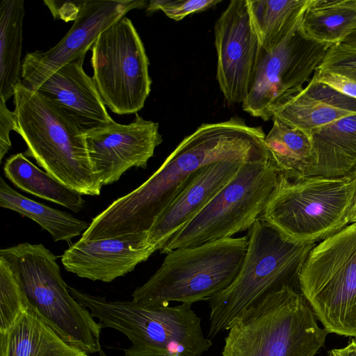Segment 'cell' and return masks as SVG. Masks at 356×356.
Returning <instances> with one entry per match:
<instances>
[{"mask_svg":"<svg viewBox=\"0 0 356 356\" xmlns=\"http://www.w3.org/2000/svg\"><path fill=\"white\" fill-rule=\"evenodd\" d=\"M261 127L234 116L204 123L185 137L143 184L113 202L95 217L81 235L95 241L130 234H147L201 167L222 159L269 156Z\"/></svg>","mask_w":356,"mask_h":356,"instance_id":"cell-1","label":"cell"},{"mask_svg":"<svg viewBox=\"0 0 356 356\" xmlns=\"http://www.w3.org/2000/svg\"><path fill=\"white\" fill-rule=\"evenodd\" d=\"M68 289L103 327L128 338L131 345L123 349L124 356H201L213 344L192 305L149 306L133 300H108L69 285Z\"/></svg>","mask_w":356,"mask_h":356,"instance_id":"cell-2","label":"cell"},{"mask_svg":"<svg viewBox=\"0 0 356 356\" xmlns=\"http://www.w3.org/2000/svg\"><path fill=\"white\" fill-rule=\"evenodd\" d=\"M248 245L233 282L207 302L210 309L207 337L225 330L245 309L284 286L294 288L309 253L316 243H299L286 238L258 219L248 230Z\"/></svg>","mask_w":356,"mask_h":356,"instance_id":"cell-3","label":"cell"},{"mask_svg":"<svg viewBox=\"0 0 356 356\" xmlns=\"http://www.w3.org/2000/svg\"><path fill=\"white\" fill-rule=\"evenodd\" d=\"M221 356H314L328 332L290 286L273 292L231 323Z\"/></svg>","mask_w":356,"mask_h":356,"instance_id":"cell-4","label":"cell"},{"mask_svg":"<svg viewBox=\"0 0 356 356\" xmlns=\"http://www.w3.org/2000/svg\"><path fill=\"white\" fill-rule=\"evenodd\" d=\"M17 131L26 143V156L66 187L90 196L101 193L83 133L49 101L21 81L15 88Z\"/></svg>","mask_w":356,"mask_h":356,"instance_id":"cell-5","label":"cell"},{"mask_svg":"<svg viewBox=\"0 0 356 356\" xmlns=\"http://www.w3.org/2000/svg\"><path fill=\"white\" fill-rule=\"evenodd\" d=\"M0 258L10 267L30 310L70 344L88 355L99 352L103 326L72 296L50 250L24 242L1 249Z\"/></svg>","mask_w":356,"mask_h":356,"instance_id":"cell-6","label":"cell"},{"mask_svg":"<svg viewBox=\"0 0 356 356\" xmlns=\"http://www.w3.org/2000/svg\"><path fill=\"white\" fill-rule=\"evenodd\" d=\"M248 245L246 235L173 250L165 254L150 278L134 291L132 300L149 306L207 301L235 280Z\"/></svg>","mask_w":356,"mask_h":356,"instance_id":"cell-7","label":"cell"},{"mask_svg":"<svg viewBox=\"0 0 356 356\" xmlns=\"http://www.w3.org/2000/svg\"><path fill=\"white\" fill-rule=\"evenodd\" d=\"M355 192V173L297 180L280 176L259 219L291 241L318 243L350 224Z\"/></svg>","mask_w":356,"mask_h":356,"instance_id":"cell-8","label":"cell"},{"mask_svg":"<svg viewBox=\"0 0 356 356\" xmlns=\"http://www.w3.org/2000/svg\"><path fill=\"white\" fill-rule=\"evenodd\" d=\"M298 286L328 333L356 337V222L316 243Z\"/></svg>","mask_w":356,"mask_h":356,"instance_id":"cell-9","label":"cell"},{"mask_svg":"<svg viewBox=\"0 0 356 356\" xmlns=\"http://www.w3.org/2000/svg\"><path fill=\"white\" fill-rule=\"evenodd\" d=\"M279 179L270 156L245 162L212 200L165 243L160 253L233 237L248 230L259 218Z\"/></svg>","mask_w":356,"mask_h":356,"instance_id":"cell-10","label":"cell"},{"mask_svg":"<svg viewBox=\"0 0 356 356\" xmlns=\"http://www.w3.org/2000/svg\"><path fill=\"white\" fill-rule=\"evenodd\" d=\"M149 59L130 19L104 31L92 47V79L106 107L126 115L141 110L151 91Z\"/></svg>","mask_w":356,"mask_h":356,"instance_id":"cell-11","label":"cell"},{"mask_svg":"<svg viewBox=\"0 0 356 356\" xmlns=\"http://www.w3.org/2000/svg\"><path fill=\"white\" fill-rule=\"evenodd\" d=\"M300 22L275 48L261 49L251 89L242 104L252 116L273 119L275 111L311 80L332 46L308 38Z\"/></svg>","mask_w":356,"mask_h":356,"instance_id":"cell-12","label":"cell"},{"mask_svg":"<svg viewBox=\"0 0 356 356\" xmlns=\"http://www.w3.org/2000/svg\"><path fill=\"white\" fill-rule=\"evenodd\" d=\"M216 79L226 101L243 103L251 89L261 51L248 0H232L216 22Z\"/></svg>","mask_w":356,"mask_h":356,"instance_id":"cell-13","label":"cell"},{"mask_svg":"<svg viewBox=\"0 0 356 356\" xmlns=\"http://www.w3.org/2000/svg\"><path fill=\"white\" fill-rule=\"evenodd\" d=\"M143 0H85L74 24L47 51L36 50L22 60V82L35 88L55 71L73 60L85 58L99 35L131 10L147 6Z\"/></svg>","mask_w":356,"mask_h":356,"instance_id":"cell-14","label":"cell"},{"mask_svg":"<svg viewBox=\"0 0 356 356\" xmlns=\"http://www.w3.org/2000/svg\"><path fill=\"white\" fill-rule=\"evenodd\" d=\"M159 127L136 113L128 124L114 121L84 135L92 170L102 186L118 181L131 168H146L163 141Z\"/></svg>","mask_w":356,"mask_h":356,"instance_id":"cell-15","label":"cell"},{"mask_svg":"<svg viewBox=\"0 0 356 356\" xmlns=\"http://www.w3.org/2000/svg\"><path fill=\"white\" fill-rule=\"evenodd\" d=\"M269 156L227 159L201 167L156 220L147 233V245L154 252L161 250L212 200L245 162Z\"/></svg>","mask_w":356,"mask_h":356,"instance_id":"cell-16","label":"cell"},{"mask_svg":"<svg viewBox=\"0 0 356 356\" xmlns=\"http://www.w3.org/2000/svg\"><path fill=\"white\" fill-rule=\"evenodd\" d=\"M147 234H130L95 241L81 238L61 257L65 269L79 277L111 282L133 271L154 252Z\"/></svg>","mask_w":356,"mask_h":356,"instance_id":"cell-17","label":"cell"},{"mask_svg":"<svg viewBox=\"0 0 356 356\" xmlns=\"http://www.w3.org/2000/svg\"><path fill=\"white\" fill-rule=\"evenodd\" d=\"M84 58L67 63L31 90L49 101L85 135L114 120L92 77L83 70Z\"/></svg>","mask_w":356,"mask_h":356,"instance_id":"cell-18","label":"cell"},{"mask_svg":"<svg viewBox=\"0 0 356 356\" xmlns=\"http://www.w3.org/2000/svg\"><path fill=\"white\" fill-rule=\"evenodd\" d=\"M353 114H356V99L312 77L297 95L275 111L273 118L310 138L320 127Z\"/></svg>","mask_w":356,"mask_h":356,"instance_id":"cell-19","label":"cell"},{"mask_svg":"<svg viewBox=\"0 0 356 356\" xmlns=\"http://www.w3.org/2000/svg\"><path fill=\"white\" fill-rule=\"evenodd\" d=\"M309 138L315 163L308 177L340 178L356 171V114L320 127Z\"/></svg>","mask_w":356,"mask_h":356,"instance_id":"cell-20","label":"cell"},{"mask_svg":"<svg viewBox=\"0 0 356 356\" xmlns=\"http://www.w3.org/2000/svg\"><path fill=\"white\" fill-rule=\"evenodd\" d=\"M0 356H90L63 339L29 309L0 333Z\"/></svg>","mask_w":356,"mask_h":356,"instance_id":"cell-21","label":"cell"},{"mask_svg":"<svg viewBox=\"0 0 356 356\" xmlns=\"http://www.w3.org/2000/svg\"><path fill=\"white\" fill-rule=\"evenodd\" d=\"M265 137L270 159L279 176L289 180L307 177L315 163L310 138L279 118Z\"/></svg>","mask_w":356,"mask_h":356,"instance_id":"cell-22","label":"cell"},{"mask_svg":"<svg viewBox=\"0 0 356 356\" xmlns=\"http://www.w3.org/2000/svg\"><path fill=\"white\" fill-rule=\"evenodd\" d=\"M23 0L0 2V97L7 102L22 81Z\"/></svg>","mask_w":356,"mask_h":356,"instance_id":"cell-23","label":"cell"},{"mask_svg":"<svg viewBox=\"0 0 356 356\" xmlns=\"http://www.w3.org/2000/svg\"><path fill=\"white\" fill-rule=\"evenodd\" d=\"M5 176L17 188L40 198L80 211L85 201L82 195L66 187L31 162L22 153L8 157L3 166Z\"/></svg>","mask_w":356,"mask_h":356,"instance_id":"cell-24","label":"cell"},{"mask_svg":"<svg viewBox=\"0 0 356 356\" xmlns=\"http://www.w3.org/2000/svg\"><path fill=\"white\" fill-rule=\"evenodd\" d=\"M300 26L315 41L340 44L356 28V0H310Z\"/></svg>","mask_w":356,"mask_h":356,"instance_id":"cell-25","label":"cell"},{"mask_svg":"<svg viewBox=\"0 0 356 356\" xmlns=\"http://www.w3.org/2000/svg\"><path fill=\"white\" fill-rule=\"evenodd\" d=\"M0 207L14 211L37 222L54 241H70L88 229L90 224L64 212L26 197L0 178Z\"/></svg>","mask_w":356,"mask_h":356,"instance_id":"cell-26","label":"cell"},{"mask_svg":"<svg viewBox=\"0 0 356 356\" xmlns=\"http://www.w3.org/2000/svg\"><path fill=\"white\" fill-rule=\"evenodd\" d=\"M310 0H248L251 20L264 50L280 44L302 19Z\"/></svg>","mask_w":356,"mask_h":356,"instance_id":"cell-27","label":"cell"},{"mask_svg":"<svg viewBox=\"0 0 356 356\" xmlns=\"http://www.w3.org/2000/svg\"><path fill=\"white\" fill-rule=\"evenodd\" d=\"M29 305L8 264L0 258V333L6 332Z\"/></svg>","mask_w":356,"mask_h":356,"instance_id":"cell-28","label":"cell"},{"mask_svg":"<svg viewBox=\"0 0 356 356\" xmlns=\"http://www.w3.org/2000/svg\"><path fill=\"white\" fill-rule=\"evenodd\" d=\"M220 2V0H152L148 1L146 11L152 14L161 10L169 18L179 21L190 14L206 10Z\"/></svg>","mask_w":356,"mask_h":356,"instance_id":"cell-29","label":"cell"},{"mask_svg":"<svg viewBox=\"0 0 356 356\" xmlns=\"http://www.w3.org/2000/svg\"><path fill=\"white\" fill-rule=\"evenodd\" d=\"M317 70L341 74L356 82V48L330 46Z\"/></svg>","mask_w":356,"mask_h":356,"instance_id":"cell-30","label":"cell"},{"mask_svg":"<svg viewBox=\"0 0 356 356\" xmlns=\"http://www.w3.org/2000/svg\"><path fill=\"white\" fill-rule=\"evenodd\" d=\"M6 101L0 97V161L11 147L10 133L17 131V120L14 111L6 106Z\"/></svg>","mask_w":356,"mask_h":356,"instance_id":"cell-31","label":"cell"},{"mask_svg":"<svg viewBox=\"0 0 356 356\" xmlns=\"http://www.w3.org/2000/svg\"><path fill=\"white\" fill-rule=\"evenodd\" d=\"M312 77L345 95L356 99V82L345 76L316 70Z\"/></svg>","mask_w":356,"mask_h":356,"instance_id":"cell-32","label":"cell"},{"mask_svg":"<svg viewBox=\"0 0 356 356\" xmlns=\"http://www.w3.org/2000/svg\"><path fill=\"white\" fill-rule=\"evenodd\" d=\"M83 1H44L54 19H61L65 22L75 21L79 16Z\"/></svg>","mask_w":356,"mask_h":356,"instance_id":"cell-33","label":"cell"},{"mask_svg":"<svg viewBox=\"0 0 356 356\" xmlns=\"http://www.w3.org/2000/svg\"><path fill=\"white\" fill-rule=\"evenodd\" d=\"M328 356H356V341L352 339L345 347L332 349Z\"/></svg>","mask_w":356,"mask_h":356,"instance_id":"cell-34","label":"cell"},{"mask_svg":"<svg viewBox=\"0 0 356 356\" xmlns=\"http://www.w3.org/2000/svg\"><path fill=\"white\" fill-rule=\"evenodd\" d=\"M340 44L347 47L356 48V28L340 43Z\"/></svg>","mask_w":356,"mask_h":356,"instance_id":"cell-35","label":"cell"},{"mask_svg":"<svg viewBox=\"0 0 356 356\" xmlns=\"http://www.w3.org/2000/svg\"><path fill=\"white\" fill-rule=\"evenodd\" d=\"M356 174V171L354 172ZM356 222V192L354 199L353 205L351 209L350 223Z\"/></svg>","mask_w":356,"mask_h":356,"instance_id":"cell-36","label":"cell"},{"mask_svg":"<svg viewBox=\"0 0 356 356\" xmlns=\"http://www.w3.org/2000/svg\"><path fill=\"white\" fill-rule=\"evenodd\" d=\"M98 355L97 356H108L104 350L102 348H101L99 352L97 353Z\"/></svg>","mask_w":356,"mask_h":356,"instance_id":"cell-37","label":"cell"}]
</instances>
